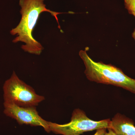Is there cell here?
Here are the masks:
<instances>
[{
  "instance_id": "cell-2",
  "label": "cell",
  "mask_w": 135,
  "mask_h": 135,
  "mask_svg": "<svg viewBox=\"0 0 135 135\" xmlns=\"http://www.w3.org/2000/svg\"><path fill=\"white\" fill-rule=\"evenodd\" d=\"M79 55L85 65L84 73L90 81L120 87L135 94V79L126 75L120 69L94 61L86 50L80 51Z\"/></svg>"
},
{
  "instance_id": "cell-4",
  "label": "cell",
  "mask_w": 135,
  "mask_h": 135,
  "mask_svg": "<svg viewBox=\"0 0 135 135\" xmlns=\"http://www.w3.org/2000/svg\"><path fill=\"white\" fill-rule=\"evenodd\" d=\"M110 119L99 121L90 119L84 112L79 109L73 112L71 121L64 124L49 122L50 131L63 135H80L84 132L110 128Z\"/></svg>"
},
{
  "instance_id": "cell-7",
  "label": "cell",
  "mask_w": 135,
  "mask_h": 135,
  "mask_svg": "<svg viewBox=\"0 0 135 135\" xmlns=\"http://www.w3.org/2000/svg\"><path fill=\"white\" fill-rule=\"evenodd\" d=\"M128 12L135 17V0H123Z\"/></svg>"
},
{
  "instance_id": "cell-3",
  "label": "cell",
  "mask_w": 135,
  "mask_h": 135,
  "mask_svg": "<svg viewBox=\"0 0 135 135\" xmlns=\"http://www.w3.org/2000/svg\"><path fill=\"white\" fill-rule=\"evenodd\" d=\"M5 102H10L23 107H36L45 99L38 95L34 89L19 79L15 71L3 87Z\"/></svg>"
},
{
  "instance_id": "cell-5",
  "label": "cell",
  "mask_w": 135,
  "mask_h": 135,
  "mask_svg": "<svg viewBox=\"0 0 135 135\" xmlns=\"http://www.w3.org/2000/svg\"><path fill=\"white\" fill-rule=\"evenodd\" d=\"M3 105V113L5 115L15 119L19 124L40 126L47 133L50 132L49 122L44 119L39 115L36 107H23L5 101Z\"/></svg>"
},
{
  "instance_id": "cell-9",
  "label": "cell",
  "mask_w": 135,
  "mask_h": 135,
  "mask_svg": "<svg viewBox=\"0 0 135 135\" xmlns=\"http://www.w3.org/2000/svg\"><path fill=\"white\" fill-rule=\"evenodd\" d=\"M108 130V132H106L104 135H118L110 128L107 129Z\"/></svg>"
},
{
  "instance_id": "cell-6",
  "label": "cell",
  "mask_w": 135,
  "mask_h": 135,
  "mask_svg": "<svg viewBox=\"0 0 135 135\" xmlns=\"http://www.w3.org/2000/svg\"><path fill=\"white\" fill-rule=\"evenodd\" d=\"M110 128L118 135H135L133 120L120 114H117L112 119Z\"/></svg>"
},
{
  "instance_id": "cell-10",
  "label": "cell",
  "mask_w": 135,
  "mask_h": 135,
  "mask_svg": "<svg viewBox=\"0 0 135 135\" xmlns=\"http://www.w3.org/2000/svg\"><path fill=\"white\" fill-rule=\"evenodd\" d=\"M132 37L135 41V28L132 33Z\"/></svg>"
},
{
  "instance_id": "cell-8",
  "label": "cell",
  "mask_w": 135,
  "mask_h": 135,
  "mask_svg": "<svg viewBox=\"0 0 135 135\" xmlns=\"http://www.w3.org/2000/svg\"><path fill=\"white\" fill-rule=\"evenodd\" d=\"M106 129H98L94 135H104L106 132Z\"/></svg>"
},
{
  "instance_id": "cell-1",
  "label": "cell",
  "mask_w": 135,
  "mask_h": 135,
  "mask_svg": "<svg viewBox=\"0 0 135 135\" xmlns=\"http://www.w3.org/2000/svg\"><path fill=\"white\" fill-rule=\"evenodd\" d=\"M44 1V0H20L22 18L16 27L10 31L12 35L17 36L12 42H24L25 45L21 47L23 50L38 55H40L44 47L33 38L32 33L41 14L44 12H49L55 18L59 24L57 16L60 13L47 9Z\"/></svg>"
}]
</instances>
